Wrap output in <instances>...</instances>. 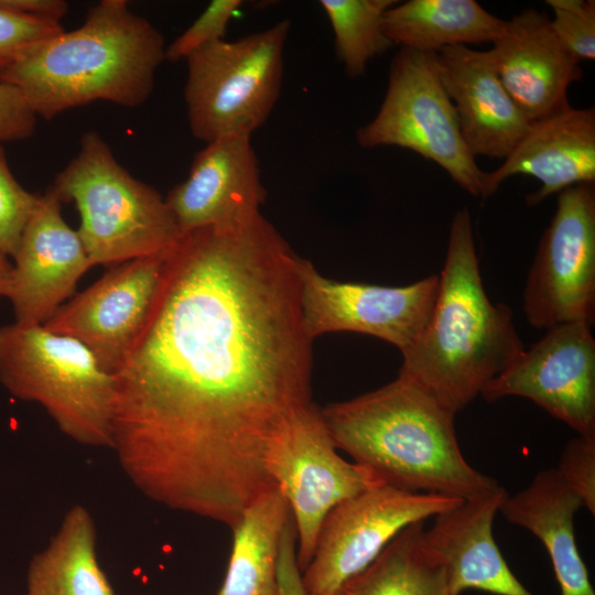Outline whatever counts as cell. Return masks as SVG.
Returning <instances> with one entry per match:
<instances>
[{"mask_svg":"<svg viewBox=\"0 0 595 595\" xmlns=\"http://www.w3.org/2000/svg\"><path fill=\"white\" fill-rule=\"evenodd\" d=\"M299 257L262 214L183 234L112 374L111 450L169 509L232 528L274 489L268 448L312 402Z\"/></svg>","mask_w":595,"mask_h":595,"instance_id":"cell-1","label":"cell"},{"mask_svg":"<svg viewBox=\"0 0 595 595\" xmlns=\"http://www.w3.org/2000/svg\"><path fill=\"white\" fill-rule=\"evenodd\" d=\"M165 48L162 34L126 0H101L79 28L24 52L0 82L45 120L97 100L133 108L153 93Z\"/></svg>","mask_w":595,"mask_h":595,"instance_id":"cell-2","label":"cell"},{"mask_svg":"<svg viewBox=\"0 0 595 595\" xmlns=\"http://www.w3.org/2000/svg\"><path fill=\"white\" fill-rule=\"evenodd\" d=\"M320 410L337 450L388 486L462 500L499 486L466 461L455 414L405 377Z\"/></svg>","mask_w":595,"mask_h":595,"instance_id":"cell-3","label":"cell"},{"mask_svg":"<svg viewBox=\"0 0 595 595\" xmlns=\"http://www.w3.org/2000/svg\"><path fill=\"white\" fill-rule=\"evenodd\" d=\"M524 350L512 311L483 285L470 214L455 213L430 320L399 375L456 414Z\"/></svg>","mask_w":595,"mask_h":595,"instance_id":"cell-4","label":"cell"},{"mask_svg":"<svg viewBox=\"0 0 595 595\" xmlns=\"http://www.w3.org/2000/svg\"><path fill=\"white\" fill-rule=\"evenodd\" d=\"M51 187L62 203L76 204L77 232L93 266L167 253L183 235L165 198L133 177L97 131L83 134L77 155Z\"/></svg>","mask_w":595,"mask_h":595,"instance_id":"cell-5","label":"cell"},{"mask_svg":"<svg viewBox=\"0 0 595 595\" xmlns=\"http://www.w3.org/2000/svg\"><path fill=\"white\" fill-rule=\"evenodd\" d=\"M0 381L40 404L71 440L111 450L113 378L77 339L43 325L1 326Z\"/></svg>","mask_w":595,"mask_h":595,"instance_id":"cell-6","label":"cell"},{"mask_svg":"<svg viewBox=\"0 0 595 595\" xmlns=\"http://www.w3.org/2000/svg\"><path fill=\"white\" fill-rule=\"evenodd\" d=\"M290 21L237 40H219L193 53L184 98L190 130L205 143L251 137L269 119L281 93Z\"/></svg>","mask_w":595,"mask_h":595,"instance_id":"cell-7","label":"cell"},{"mask_svg":"<svg viewBox=\"0 0 595 595\" xmlns=\"http://www.w3.org/2000/svg\"><path fill=\"white\" fill-rule=\"evenodd\" d=\"M356 139L368 149H409L441 166L462 190L482 197L485 172L462 137L436 53L400 48L390 65L382 104L357 130Z\"/></svg>","mask_w":595,"mask_h":595,"instance_id":"cell-8","label":"cell"},{"mask_svg":"<svg viewBox=\"0 0 595 595\" xmlns=\"http://www.w3.org/2000/svg\"><path fill=\"white\" fill-rule=\"evenodd\" d=\"M337 451L320 408L311 402L284 422L266 455L267 473L291 511L301 572L314 554L327 515L344 500L383 484Z\"/></svg>","mask_w":595,"mask_h":595,"instance_id":"cell-9","label":"cell"},{"mask_svg":"<svg viewBox=\"0 0 595 595\" xmlns=\"http://www.w3.org/2000/svg\"><path fill=\"white\" fill-rule=\"evenodd\" d=\"M462 501L386 484L344 500L325 518L314 554L302 571L306 595H338L400 531Z\"/></svg>","mask_w":595,"mask_h":595,"instance_id":"cell-10","label":"cell"},{"mask_svg":"<svg viewBox=\"0 0 595 595\" xmlns=\"http://www.w3.org/2000/svg\"><path fill=\"white\" fill-rule=\"evenodd\" d=\"M527 322L540 329L595 320L594 184L571 186L558 196L524 290Z\"/></svg>","mask_w":595,"mask_h":595,"instance_id":"cell-11","label":"cell"},{"mask_svg":"<svg viewBox=\"0 0 595 595\" xmlns=\"http://www.w3.org/2000/svg\"><path fill=\"white\" fill-rule=\"evenodd\" d=\"M299 274L303 326L312 340L327 333L354 332L388 342L401 354L421 336L439 290L436 274L403 286L340 282L303 258Z\"/></svg>","mask_w":595,"mask_h":595,"instance_id":"cell-12","label":"cell"},{"mask_svg":"<svg viewBox=\"0 0 595 595\" xmlns=\"http://www.w3.org/2000/svg\"><path fill=\"white\" fill-rule=\"evenodd\" d=\"M483 399L531 400L577 435L595 437V339L592 326L566 323L547 329L528 350L491 379Z\"/></svg>","mask_w":595,"mask_h":595,"instance_id":"cell-13","label":"cell"},{"mask_svg":"<svg viewBox=\"0 0 595 595\" xmlns=\"http://www.w3.org/2000/svg\"><path fill=\"white\" fill-rule=\"evenodd\" d=\"M169 253L115 266L61 305L43 326L84 344L112 375L147 323Z\"/></svg>","mask_w":595,"mask_h":595,"instance_id":"cell-14","label":"cell"},{"mask_svg":"<svg viewBox=\"0 0 595 595\" xmlns=\"http://www.w3.org/2000/svg\"><path fill=\"white\" fill-rule=\"evenodd\" d=\"M61 207L62 201L52 187L40 195L13 257L7 298L19 324L43 325L94 267Z\"/></svg>","mask_w":595,"mask_h":595,"instance_id":"cell-15","label":"cell"},{"mask_svg":"<svg viewBox=\"0 0 595 595\" xmlns=\"http://www.w3.org/2000/svg\"><path fill=\"white\" fill-rule=\"evenodd\" d=\"M205 144L186 180L165 197L182 234L248 220L260 214L266 199L251 137L227 136Z\"/></svg>","mask_w":595,"mask_h":595,"instance_id":"cell-16","label":"cell"},{"mask_svg":"<svg viewBox=\"0 0 595 595\" xmlns=\"http://www.w3.org/2000/svg\"><path fill=\"white\" fill-rule=\"evenodd\" d=\"M516 105L532 122L569 105L567 89L583 72L556 37L551 19L526 9L506 21L502 34L485 51Z\"/></svg>","mask_w":595,"mask_h":595,"instance_id":"cell-17","label":"cell"},{"mask_svg":"<svg viewBox=\"0 0 595 595\" xmlns=\"http://www.w3.org/2000/svg\"><path fill=\"white\" fill-rule=\"evenodd\" d=\"M531 175L542 184L527 195L528 206L552 194L595 183V111L570 104L532 121L504 163L485 173L483 198L493 195L508 177Z\"/></svg>","mask_w":595,"mask_h":595,"instance_id":"cell-18","label":"cell"},{"mask_svg":"<svg viewBox=\"0 0 595 595\" xmlns=\"http://www.w3.org/2000/svg\"><path fill=\"white\" fill-rule=\"evenodd\" d=\"M500 485L434 517L424 539L446 570L452 595L468 589L495 595H533L512 573L493 533L507 497Z\"/></svg>","mask_w":595,"mask_h":595,"instance_id":"cell-19","label":"cell"},{"mask_svg":"<svg viewBox=\"0 0 595 595\" xmlns=\"http://www.w3.org/2000/svg\"><path fill=\"white\" fill-rule=\"evenodd\" d=\"M436 57L472 155L506 159L531 121L507 93L486 52L457 45L443 48Z\"/></svg>","mask_w":595,"mask_h":595,"instance_id":"cell-20","label":"cell"},{"mask_svg":"<svg viewBox=\"0 0 595 595\" xmlns=\"http://www.w3.org/2000/svg\"><path fill=\"white\" fill-rule=\"evenodd\" d=\"M581 507V499L551 468L538 473L524 489L507 495L499 508L509 522L529 530L542 542L561 595H595L574 533V516Z\"/></svg>","mask_w":595,"mask_h":595,"instance_id":"cell-21","label":"cell"},{"mask_svg":"<svg viewBox=\"0 0 595 595\" xmlns=\"http://www.w3.org/2000/svg\"><path fill=\"white\" fill-rule=\"evenodd\" d=\"M382 25L393 45L439 53L451 46L493 43L506 21L474 0H409L390 7Z\"/></svg>","mask_w":595,"mask_h":595,"instance_id":"cell-22","label":"cell"},{"mask_svg":"<svg viewBox=\"0 0 595 595\" xmlns=\"http://www.w3.org/2000/svg\"><path fill=\"white\" fill-rule=\"evenodd\" d=\"M291 517L277 488L260 495L245 509L231 528L230 559L216 595H280V547Z\"/></svg>","mask_w":595,"mask_h":595,"instance_id":"cell-23","label":"cell"},{"mask_svg":"<svg viewBox=\"0 0 595 595\" xmlns=\"http://www.w3.org/2000/svg\"><path fill=\"white\" fill-rule=\"evenodd\" d=\"M96 526L79 504L65 513L28 570V595H115L96 552Z\"/></svg>","mask_w":595,"mask_h":595,"instance_id":"cell-24","label":"cell"},{"mask_svg":"<svg viewBox=\"0 0 595 595\" xmlns=\"http://www.w3.org/2000/svg\"><path fill=\"white\" fill-rule=\"evenodd\" d=\"M424 521L400 531L338 595H452L445 566L424 539Z\"/></svg>","mask_w":595,"mask_h":595,"instance_id":"cell-25","label":"cell"},{"mask_svg":"<svg viewBox=\"0 0 595 595\" xmlns=\"http://www.w3.org/2000/svg\"><path fill=\"white\" fill-rule=\"evenodd\" d=\"M396 0H321L334 33L335 52L346 74L361 76L368 63L393 44L383 31L385 12Z\"/></svg>","mask_w":595,"mask_h":595,"instance_id":"cell-26","label":"cell"},{"mask_svg":"<svg viewBox=\"0 0 595 595\" xmlns=\"http://www.w3.org/2000/svg\"><path fill=\"white\" fill-rule=\"evenodd\" d=\"M40 195L25 190L12 174L0 143V252L14 257Z\"/></svg>","mask_w":595,"mask_h":595,"instance_id":"cell-27","label":"cell"},{"mask_svg":"<svg viewBox=\"0 0 595 595\" xmlns=\"http://www.w3.org/2000/svg\"><path fill=\"white\" fill-rule=\"evenodd\" d=\"M554 18L552 29L578 62L595 58V1L594 0H547Z\"/></svg>","mask_w":595,"mask_h":595,"instance_id":"cell-28","label":"cell"},{"mask_svg":"<svg viewBox=\"0 0 595 595\" xmlns=\"http://www.w3.org/2000/svg\"><path fill=\"white\" fill-rule=\"evenodd\" d=\"M244 4L242 0H214L201 15L165 48V60H186L202 47L223 40L235 13Z\"/></svg>","mask_w":595,"mask_h":595,"instance_id":"cell-29","label":"cell"},{"mask_svg":"<svg viewBox=\"0 0 595 595\" xmlns=\"http://www.w3.org/2000/svg\"><path fill=\"white\" fill-rule=\"evenodd\" d=\"M563 483L595 513V437L577 435L564 446L555 468Z\"/></svg>","mask_w":595,"mask_h":595,"instance_id":"cell-30","label":"cell"},{"mask_svg":"<svg viewBox=\"0 0 595 595\" xmlns=\"http://www.w3.org/2000/svg\"><path fill=\"white\" fill-rule=\"evenodd\" d=\"M63 30L58 23L33 20L0 7V72L29 48Z\"/></svg>","mask_w":595,"mask_h":595,"instance_id":"cell-31","label":"cell"},{"mask_svg":"<svg viewBox=\"0 0 595 595\" xmlns=\"http://www.w3.org/2000/svg\"><path fill=\"white\" fill-rule=\"evenodd\" d=\"M36 118L24 97L14 87L0 82V143L30 138Z\"/></svg>","mask_w":595,"mask_h":595,"instance_id":"cell-32","label":"cell"},{"mask_svg":"<svg viewBox=\"0 0 595 595\" xmlns=\"http://www.w3.org/2000/svg\"><path fill=\"white\" fill-rule=\"evenodd\" d=\"M278 583L280 595H306L302 583V572L296 559L295 529L292 518L289 520L282 534L278 564Z\"/></svg>","mask_w":595,"mask_h":595,"instance_id":"cell-33","label":"cell"},{"mask_svg":"<svg viewBox=\"0 0 595 595\" xmlns=\"http://www.w3.org/2000/svg\"><path fill=\"white\" fill-rule=\"evenodd\" d=\"M0 7L33 20L58 24L68 12V4L63 0H0Z\"/></svg>","mask_w":595,"mask_h":595,"instance_id":"cell-34","label":"cell"},{"mask_svg":"<svg viewBox=\"0 0 595 595\" xmlns=\"http://www.w3.org/2000/svg\"><path fill=\"white\" fill-rule=\"evenodd\" d=\"M12 273V264L8 257L0 252V298H7L10 279Z\"/></svg>","mask_w":595,"mask_h":595,"instance_id":"cell-35","label":"cell"},{"mask_svg":"<svg viewBox=\"0 0 595 595\" xmlns=\"http://www.w3.org/2000/svg\"><path fill=\"white\" fill-rule=\"evenodd\" d=\"M145 595H148V594H145Z\"/></svg>","mask_w":595,"mask_h":595,"instance_id":"cell-36","label":"cell"}]
</instances>
